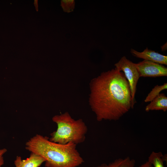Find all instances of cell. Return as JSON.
I'll return each instance as SVG.
<instances>
[{"instance_id":"2","label":"cell","mask_w":167,"mask_h":167,"mask_svg":"<svg viewBox=\"0 0 167 167\" xmlns=\"http://www.w3.org/2000/svg\"><path fill=\"white\" fill-rule=\"evenodd\" d=\"M72 142L61 144L52 142L46 136L36 134L26 143V149L45 160V167H77L84 162Z\"/></svg>"},{"instance_id":"6","label":"cell","mask_w":167,"mask_h":167,"mask_svg":"<svg viewBox=\"0 0 167 167\" xmlns=\"http://www.w3.org/2000/svg\"><path fill=\"white\" fill-rule=\"evenodd\" d=\"M131 52L134 56L144 60L151 61L161 65H167V56L149 49L147 48L141 52L131 49Z\"/></svg>"},{"instance_id":"11","label":"cell","mask_w":167,"mask_h":167,"mask_svg":"<svg viewBox=\"0 0 167 167\" xmlns=\"http://www.w3.org/2000/svg\"><path fill=\"white\" fill-rule=\"evenodd\" d=\"M167 89V83H165L163 85H156L148 94L144 100V101L145 102L151 101L160 94L161 91Z\"/></svg>"},{"instance_id":"3","label":"cell","mask_w":167,"mask_h":167,"mask_svg":"<svg viewBox=\"0 0 167 167\" xmlns=\"http://www.w3.org/2000/svg\"><path fill=\"white\" fill-rule=\"evenodd\" d=\"M52 120L57 124V128L50 134V141L63 144L72 142L77 145L85 140L88 129L82 119L75 120L66 112L54 116Z\"/></svg>"},{"instance_id":"15","label":"cell","mask_w":167,"mask_h":167,"mask_svg":"<svg viewBox=\"0 0 167 167\" xmlns=\"http://www.w3.org/2000/svg\"><path fill=\"white\" fill-rule=\"evenodd\" d=\"M161 50L162 51H165L167 50V43H165L164 45L161 46Z\"/></svg>"},{"instance_id":"9","label":"cell","mask_w":167,"mask_h":167,"mask_svg":"<svg viewBox=\"0 0 167 167\" xmlns=\"http://www.w3.org/2000/svg\"><path fill=\"white\" fill-rule=\"evenodd\" d=\"M135 163L134 159L128 156L116 159L108 164H103L97 167H135Z\"/></svg>"},{"instance_id":"8","label":"cell","mask_w":167,"mask_h":167,"mask_svg":"<svg viewBox=\"0 0 167 167\" xmlns=\"http://www.w3.org/2000/svg\"><path fill=\"white\" fill-rule=\"evenodd\" d=\"M167 110V97L163 93L160 94L146 107L145 110L149 112L152 110Z\"/></svg>"},{"instance_id":"13","label":"cell","mask_w":167,"mask_h":167,"mask_svg":"<svg viewBox=\"0 0 167 167\" xmlns=\"http://www.w3.org/2000/svg\"><path fill=\"white\" fill-rule=\"evenodd\" d=\"M7 151V149L5 148L0 149V167L2 166L4 164L3 156Z\"/></svg>"},{"instance_id":"10","label":"cell","mask_w":167,"mask_h":167,"mask_svg":"<svg viewBox=\"0 0 167 167\" xmlns=\"http://www.w3.org/2000/svg\"><path fill=\"white\" fill-rule=\"evenodd\" d=\"M163 156L161 152L152 151L148 157V161L152 164L153 167H165L164 161L162 158Z\"/></svg>"},{"instance_id":"12","label":"cell","mask_w":167,"mask_h":167,"mask_svg":"<svg viewBox=\"0 0 167 167\" xmlns=\"http://www.w3.org/2000/svg\"><path fill=\"white\" fill-rule=\"evenodd\" d=\"M75 2L74 0H62L61 6L63 11L69 13L73 11L75 7Z\"/></svg>"},{"instance_id":"16","label":"cell","mask_w":167,"mask_h":167,"mask_svg":"<svg viewBox=\"0 0 167 167\" xmlns=\"http://www.w3.org/2000/svg\"><path fill=\"white\" fill-rule=\"evenodd\" d=\"M2 167V166H1V167Z\"/></svg>"},{"instance_id":"4","label":"cell","mask_w":167,"mask_h":167,"mask_svg":"<svg viewBox=\"0 0 167 167\" xmlns=\"http://www.w3.org/2000/svg\"><path fill=\"white\" fill-rule=\"evenodd\" d=\"M115 68L119 71H122L127 79L130 87L133 103L136 102L135 96L136 91L137 84L140 77L139 72L134 63L123 56L114 64Z\"/></svg>"},{"instance_id":"1","label":"cell","mask_w":167,"mask_h":167,"mask_svg":"<svg viewBox=\"0 0 167 167\" xmlns=\"http://www.w3.org/2000/svg\"><path fill=\"white\" fill-rule=\"evenodd\" d=\"M90 89L89 104L98 121L118 120L134 108L129 83L116 68L93 79Z\"/></svg>"},{"instance_id":"7","label":"cell","mask_w":167,"mask_h":167,"mask_svg":"<svg viewBox=\"0 0 167 167\" xmlns=\"http://www.w3.org/2000/svg\"><path fill=\"white\" fill-rule=\"evenodd\" d=\"M45 160L41 156L31 152L29 157L22 160L21 156H17L14 161L15 167H39Z\"/></svg>"},{"instance_id":"5","label":"cell","mask_w":167,"mask_h":167,"mask_svg":"<svg viewBox=\"0 0 167 167\" xmlns=\"http://www.w3.org/2000/svg\"><path fill=\"white\" fill-rule=\"evenodd\" d=\"M134 64L140 77H155L167 76V68L161 64L146 60L137 63H134Z\"/></svg>"},{"instance_id":"14","label":"cell","mask_w":167,"mask_h":167,"mask_svg":"<svg viewBox=\"0 0 167 167\" xmlns=\"http://www.w3.org/2000/svg\"><path fill=\"white\" fill-rule=\"evenodd\" d=\"M139 167H153L152 164L148 161Z\"/></svg>"}]
</instances>
